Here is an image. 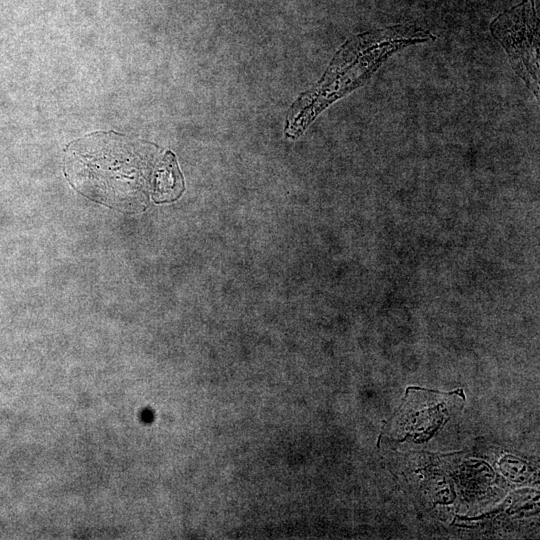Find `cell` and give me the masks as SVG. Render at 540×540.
Listing matches in <instances>:
<instances>
[{"mask_svg": "<svg viewBox=\"0 0 540 540\" xmlns=\"http://www.w3.org/2000/svg\"><path fill=\"white\" fill-rule=\"evenodd\" d=\"M491 32L507 51L513 69L538 94L539 37L534 0H523L500 14L491 24Z\"/></svg>", "mask_w": 540, "mask_h": 540, "instance_id": "6da1fadb", "label": "cell"}]
</instances>
